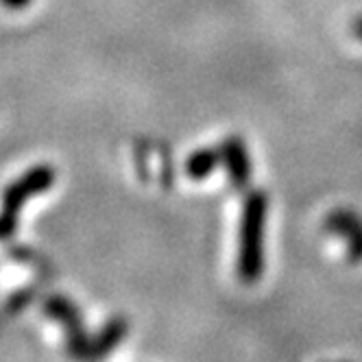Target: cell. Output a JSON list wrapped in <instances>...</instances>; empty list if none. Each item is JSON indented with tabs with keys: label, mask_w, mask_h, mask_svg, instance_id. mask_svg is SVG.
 <instances>
[{
	"label": "cell",
	"mask_w": 362,
	"mask_h": 362,
	"mask_svg": "<svg viewBox=\"0 0 362 362\" xmlns=\"http://www.w3.org/2000/svg\"><path fill=\"white\" fill-rule=\"evenodd\" d=\"M269 201L267 194L253 190L247 194L240 218L238 245V277L243 284H255L264 269V221Z\"/></svg>",
	"instance_id": "obj_1"
},
{
	"label": "cell",
	"mask_w": 362,
	"mask_h": 362,
	"mask_svg": "<svg viewBox=\"0 0 362 362\" xmlns=\"http://www.w3.org/2000/svg\"><path fill=\"white\" fill-rule=\"evenodd\" d=\"M57 173L50 164H37L20 175L3 190L0 197V238H11L18 229V214L29 199L53 188Z\"/></svg>",
	"instance_id": "obj_2"
},
{
	"label": "cell",
	"mask_w": 362,
	"mask_h": 362,
	"mask_svg": "<svg viewBox=\"0 0 362 362\" xmlns=\"http://www.w3.org/2000/svg\"><path fill=\"white\" fill-rule=\"evenodd\" d=\"M44 315L55 319L66 329V349L74 358L92 356V336L86 332L81 310L64 295H50L44 301Z\"/></svg>",
	"instance_id": "obj_3"
},
{
	"label": "cell",
	"mask_w": 362,
	"mask_h": 362,
	"mask_svg": "<svg viewBox=\"0 0 362 362\" xmlns=\"http://www.w3.org/2000/svg\"><path fill=\"white\" fill-rule=\"evenodd\" d=\"M327 234L347 238V257L349 262L362 260V216L351 210H334L325 218Z\"/></svg>",
	"instance_id": "obj_4"
},
{
	"label": "cell",
	"mask_w": 362,
	"mask_h": 362,
	"mask_svg": "<svg viewBox=\"0 0 362 362\" xmlns=\"http://www.w3.org/2000/svg\"><path fill=\"white\" fill-rule=\"evenodd\" d=\"M218 148H221V158L227 168L229 181L236 188H245L251 177V160H249L245 142L238 136H231V138L223 140L218 144Z\"/></svg>",
	"instance_id": "obj_5"
},
{
	"label": "cell",
	"mask_w": 362,
	"mask_h": 362,
	"mask_svg": "<svg viewBox=\"0 0 362 362\" xmlns=\"http://www.w3.org/2000/svg\"><path fill=\"white\" fill-rule=\"evenodd\" d=\"M127 332H129L127 319L124 317H112L92 339V356L90 358H105L107 354H112L127 336Z\"/></svg>",
	"instance_id": "obj_6"
},
{
	"label": "cell",
	"mask_w": 362,
	"mask_h": 362,
	"mask_svg": "<svg viewBox=\"0 0 362 362\" xmlns=\"http://www.w3.org/2000/svg\"><path fill=\"white\" fill-rule=\"evenodd\" d=\"M218 164H223V158H221V148L214 146V148H199L194 151L192 155H188V160L184 164L186 168V175L194 181L199 179H205V177H210Z\"/></svg>",
	"instance_id": "obj_7"
},
{
	"label": "cell",
	"mask_w": 362,
	"mask_h": 362,
	"mask_svg": "<svg viewBox=\"0 0 362 362\" xmlns=\"http://www.w3.org/2000/svg\"><path fill=\"white\" fill-rule=\"evenodd\" d=\"M31 299H33V293H31V291H18V293H13V295L9 297L7 308L11 310V313H20V310H22L24 305H27Z\"/></svg>",
	"instance_id": "obj_8"
},
{
	"label": "cell",
	"mask_w": 362,
	"mask_h": 362,
	"mask_svg": "<svg viewBox=\"0 0 362 362\" xmlns=\"http://www.w3.org/2000/svg\"><path fill=\"white\" fill-rule=\"evenodd\" d=\"M33 0H0V5L7 7V9H24L29 7Z\"/></svg>",
	"instance_id": "obj_9"
},
{
	"label": "cell",
	"mask_w": 362,
	"mask_h": 362,
	"mask_svg": "<svg viewBox=\"0 0 362 362\" xmlns=\"http://www.w3.org/2000/svg\"><path fill=\"white\" fill-rule=\"evenodd\" d=\"M351 35L358 37V40H362V16L351 22Z\"/></svg>",
	"instance_id": "obj_10"
}]
</instances>
